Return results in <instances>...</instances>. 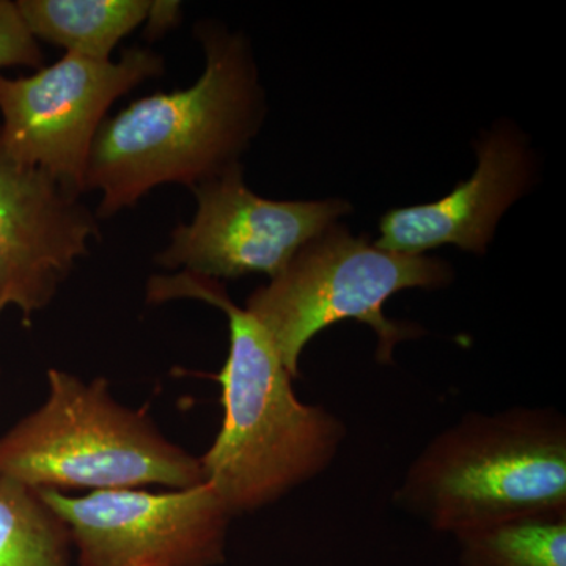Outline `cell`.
<instances>
[{"instance_id": "cell-1", "label": "cell", "mask_w": 566, "mask_h": 566, "mask_svg": "<svg viewBox=\"0 0 566 566\" xmlns=\"http://www.w3.org/2000/svg\"><path fill=\"white\" fill-rule=\"evenodd\" d=\"M180 300L210 304L229 324V354L214 376L223 419L200 458L205 483L232 517L259 512L322 475L340 452L346 424L324 406L297 398L270 335L230 300L221 281L192 273L151 275L148 304Z\"/></svg>"}, {"instance_id": "cell-2", "label": "cell", "mask_w": 566, "mask_h": 566, "mask_svg": "<svg viewBox=\"0 0 566 566\" xmlns=\"http://www.w3.org/2000/svg\"><path fill=\"white\" fill-rule=\"evenodd\" d=\"M193 35L205 55L199 80L134 99L96 134L85 192L99 193V221L132 210L159 186L191 191L218 177L240 164L262 128L264 92L243 33L203 20Z\"/></svg>"}, {"instance_id": "cell-3", "label": "cell", "mask_w": 566, "mask_h": 566, "mask_svg": "<svg viewBox=\"0 0 566 566\" xmlns=\"http://www.w3.org/2000/svg\"><path fill=\"white\" fill-rule=\"evenodd\" d=\"M395 502L453 538L566 512L565 416L535 406L465 412L420 450Z\"/></svg>"}, {"instance_id": "cell-4", "label": "cell", "mask_w": 566, "mask_h": 566, "mask_svg": "<svg viewBox=\"0 0 566 566\" xmlns=\"http://www.w3.org/2000/svg\"><path fill=\"white\" fill-rule=\"evenodd\" d=\"M46 401L0 436V475L32 490H126L205 483L200 458L174 444L147 412L112 397L109 381L48 370Z\"/></svg>"}, {"instance_id": "cell-5", "label": "cell", "mask_w": 566, "mask_h": 566, "mask_svg": "<svg viewBox=\"0 0 566 566\" xmlns=\"http://www.w3.org/2000/svg\"><path fill=\"white\" fill-rule=\"evenodd\" d=\"M452 281L453 270L442 260L386 251L334 223L256 289L244 308L262 324L296 379L305 346L346 319L374 329L376 363L392 365L397 345L422 337L424 331L386 316L387 301L405 290L444 289Z\"/></svg>"}, {"instance_id": "cell-6", "label": "cell", "mask_w": 566, "mask_h": 566, "mask_svg": "<svg viewBox=\"0 0 566 566\" xmlns=\"http://www.w3.org/2000/svg\"><path fill=\"white\" fill-rule=\"evenodd\" d=\"M164 73L163 55L140 46L123 51L117 62L65 54L29 76L0 73V144L14 161L82 197L93 140L111 107Z\"/></svg>"}, {"instance_id": "cell-7", "label": "cell", "mask_w": 566, "mask_h": 566, "mask_svg": "<svg viewBox=\"0 0 566 566\" xmlns=\"http://www.w3.org/2000/svg\"><path fill=\"white\" fill-rule=\"evenodd\" d=\"M62 517L80 566H219L232 515L208 483L70 495L40 491Z\"/></svg>"}, {"instance_id": "cell-8", "label": "cell", "mask_w": 566, "mask_h": 566, "mask_svg": "<svg viewBox=\"0 0 566 566\" xmlns=\"http://www.w3.org/2000/svg\"><path fill=\"white\" fill-rule=\"evenodd\" d=\"M197 210L181 222L155 263L169 273L240 279L281 273L301 248L349 211L340 199L270 200L252 192L240 164L191 189Z\"/></svg>"}, {"instance_id": "cell-9", "label": "cell", "mask_w": 566, "mask_h": 566, "mask_svg": "<svg viewBox=\"0 0 566 566\" xmlns=\"http://www.w3.org/2000/svg\"><path fill=\"white\" fill-rule=\"evenodd\" d=\"M98 221L81 196L0 144V316L18 308L31 326L102 240Z\"/></svg>"}, {"instance_id": "cell-10", "label": "cell", "mask_w": 566, "mask_h": 566, "mask_svg": "<svg viewBox=\"0 0 566 566\" xmlns=\"http://www.w3.org/2000/svg\"><path fill=\"white\" fill-rule=\"evenodd\" d=\"M476 156L474 175L442 199L387 211L375 245L408 255L455 245L483 255L504 212L526 191L532 163L523 137L502 128L483 136Z\"/></svg>"}, {"instance_id": "cell-11", "label": "cell", "mask_w": 566, "mask_h": 566, "mask_svg": "<svg viewBox=\"0 0 566 566\" xmlns=\"http://www.w3.org/2000/svg\"><path fill=\"white\" fill-rule=\"evenodd\" d=\"M17 6L39 43L106 62L145 24L151 0H17Z\"/></svg>"}, {"instance_id": "cell-12", "label": "cell", "mask_w": 566, "mask_h": 566, "mask_svg": "<svg viewBox=\"0 0 566 566\" xmlns=\"http://www.w3.org/2000/svg\"><path fill=\"white\" fill-rule=\"evenodd\" d=\"M73 542L40 491L0 475V566H73Z\"/></svg>"}, {"instance_id": "cell-13", "label": "cell", "mask_w": 566, "mask_h": 566, "mask_svg": "<svg viewBox=\"0 0 566 566\" xmlns=\"http://www.w3.org/2000/svg\"><path fill=\"white\" fill-rule=\"evenodd\" d=\"M460 566H566V512L455 536Z\"/></svg>"}, {"instance_id": "cell-14", "label": "cell", "mask_w": 566, "mask_h": 566, "mask_svg": "<svg viewBox=\"0 0 566 566\" xmlns=\"http://www.w3.org/2000/svg\"><path fill=\"white\" fill-rule=\"evenodd\" d=\"M13 66L43 69L44 52L29 31L17 2L0 0V70Z\"/></svg>"}, {"instance_id": "cell-15", "label": "cell", "mask_w": 566, "mask_h": 566, "mask_svg": "<svg viewBox=\"0 0 566 566\" xmlns=\"http://www.w3.org/2000/svg\"><path fill=\"white\" fill-rule=\"evenodd\" d=\"M182 20V6L172 0H151L150 11L145 21L144 35L148 41L163 39L166 33L177 28Z\"/></svg>"}]
</instances>
